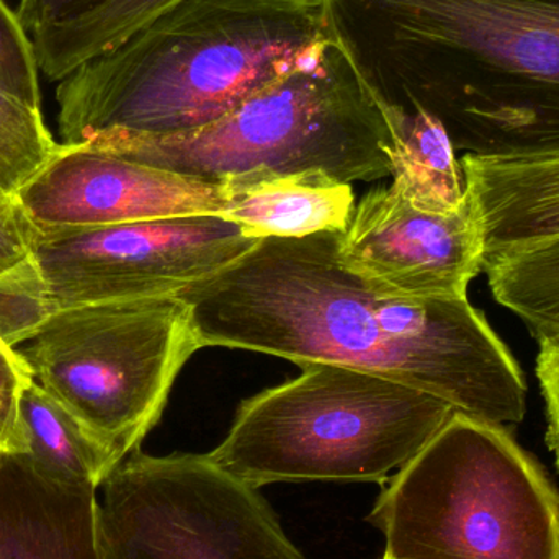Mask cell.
<instances>
[{
  "label": "cell",
  "instance_id": "cell-11",
  "mask_svg": "<svg viewBox=\"0 0 559 559\" xmlns=\"http://www.w3.org/2000/svg\"><path fill=\"white\" fill-rule=\"evenodd\" d=\"M16 197L39 231L222 215L226 200L223 180L192 179L91 144L62 143Z\"/></svg>",
  "mask_w": 559,
  "mask_h": 559
},
{
  "label": "cell",
  "instance_id": "cell-22",
  "mask_svg": "<svg viewBox=\"0 0 559 559\" xmlns=\"http://www.w3.org/2000/svg\"><path fill=\"white\" fill-rule=\"evenodd\" d=\"M36 231L16 193L0 189V277L28 261Z\"/></svg>",
  "mask_w": 559,
  "mask_h": 559
},
{
  "label": "cell",
  "instance_id": "cell-6",
  "mask_svg": "<svg viewBox=\"0 0 559 559\" xmlns=\"http://www.w3.org/2000/svg\"><path fill=\"white\" fill-rule=\"evenodd\" d=\"M367 521L391 559H559V492L501 424L453 413Z\"/></svg>",
  "mask_w": 559,
  "mask_h": 559
},
{
  "label": "cell",
  "instance_id": "cell-2",
  "mask_svg": "<svg viewBox=\"0 0 559 559\" xmlns=\"http://www.w3.org/2000/svg\"><path fill=\"white\" fill-rule=\"evenodd\" d=\"M329 28L388 105L423 108L455 150L559 146V0H324Z\"/></svg>",
  "mask_w": 559,
  "mask_h": 559
},
{
  "label": "cell",
  "instance_id": "cell-9",
  "mask_svg": "<svg viewBox=\"0 0 559 559\" xmlns=\"http://www.w3.org/2000/svg\"><path fill=\"white\" fill-rule=\"evenodd\" d=\"M102 488L104 559H306L259 489L206 455L138 449Z\"/></svg>",
  "mask_w": 559,
  "mask_h": 559
},
{
  "label": "cell",
  "instance_id": "cell-12",
  "mask_svg": "<svg viewBox=\"0 0 559 559\" xmlns=\"http://www.w3.org/2000/svg\"><path fill=\"white\" fill-rule=\"evenodd\" d=\"M0 559H104L97 489L0 453Z\"/></svg>",
  "mask_w": 559,
  "mask_h": 559
},
{
  "label": "cell",
  "instance_id": "cell-14",
  "mask_svg": "<svg viewBox=\"0 0 559 559\" xmlns=\"http://www.w3.org/2000/svg\"><path fill=\"white\" fill-rule=\"evenodd\" d=\"M223 182L222 216L251 239L344 231L355 209L350 183L319 169L274 173L259 167Z\"/></svg>",
  "mask_w": 559,
  "mask_h": 559
},
{
  "label": "cell",
  "instance_id": "cell-23",
  "mask_svg": "<svg viewBox=\"0 0 559 559\" xmlns=\"http://www.w3.org/2000/svg\"><path fill=\"white\" fill-rule=\"evenodd\" d=\"M547 417V443L559 472V338L538 344L535 365Z\"/></svg>",
  "mask_w": 559,
  "mask_h": 559
},
{
  "label": "cell",
  "instance_id": "cell-15",
  "mask_svg": "<svg viewBox=\"0 0 559 559\" xmlns=\"http://www.w3.org/2000/svg\"><path fill=\"white\" fill-rule=\"evenodd\" d=\"M384 105L394 136L391 187L419 209L459 210L466 202L465 176L449 131L423 108Z\"/></svg>",
  "mask_w": 559,
  "mask_h": 559
},
{
  "label": "cell",
  "instance_id": "cell-8",
  "mask_svg": "<svg viewBox=\"0 0 559 559\" xmlns=\"http://www.w3.org/2000/svg\"><path fill=\"white\" fill-rule=\"evenodd\" d=\"M258 241L222 215L38 229L28 261L0 277V337L16 348L64 309L176 295Z\"/></svg>",
  "mask_w": 559,
  "mask_h": 559
},
{
  "label": "cell",
  "instance_id": "cell-25",
  "mask_svg": "<svg viewBox=\"0 0 559 559\" xmlns=\"http://www.w3.org/2000/svg\"><path fill=\"white\" fill-rule=\"evenodd\" d=\"M383 559H391V558H388V557H383Z\"/></svg>",
  "mask_w": 559,
  "mask_h": 559
},
{
  "label": "cell",
  "instance_id": "cell-10",
  "mask_svg": "<svg viewBox=\"0 0 559 559\" xmlns=\"http://www.w3.org/2000/svg\"><path fill=\"white\" fill-rule=\"evenodd\" d=\"M338 255L386 295L459 299L483 272L485 241L468 195L455 212H430L390 186L355 206Z\"/></svg>",
  "mask_w": 559,
  "mask_h": 559
},
{
  "label": "cell",
  "instance_id": "cell-3",
  "mask_svg": "<svg viewBox=\"0 0 559 559\" xmlns=\"http://www.w3.org/2000/svg\"><path fill=\"white\" fill-rule=\"evenodd\" d=\"M328 33L324 0H182L59 82V136L95 144L202 130Z\"/></svg>",
  "mask_w": 559,
  "mask_h": 559
},
{
  "label": "cell",
  "instance_id": "cell-4",
  "mask_svg": "<svg viewBox=\"0 0 559 559\" xmlns=\"http://www.w3.org/2000/svg\"><path fill=\"white\" fill-rule=\"evenodd\" d=\"M91 146L192 179L216 182L262 167L319 169L350 183L391 176L394 136L386 105L329 28L295 68L210 127Z\"/></svg>",
  "mask_w": 559,
  "mask_h": 559
},
{
  "label": "cell",
  "instance_id": "cell-24",
  "mask_svg": "<svg viewBox=\"0 0 559 559\" xmlns=\"http://www.w3.org/2000/svg\"><path fill=\"white\" fill-rule=\"evenodd\" d=\"M107 0H20L16 16L26 35L78 19L91 10L97 9Z\"/></svg>",
  "mask_w": 559,
  "mask_h": 559
},
{
  "label": "cell",
  "instance_id": "cell-13",
  "mask_svg": "<svg viewBox=\"0 0 559 559\" xmlns=\"http://www.w3.org/2000/svg\"><path fill=\"white\" fill-rule=\"evenodd\" d=\"M460 164L481 228L485 262L559 239V146L466 153Z\"/></svg>",
  "mask_w": 559,
  "mask_h": 559
},
{
  "label": "cell",
  "instance_id": "cell-5",
  "mask_svg": "<svg viewBox=\"0 0 559 559\" xmlns=\"http://www.w3.org/2000/svg\"><path fill=\"white\" fill-rule=\"evenodd\" d=\"M296 380L245 401L228 437L206 453L254 489L274 483L384 485L455 413L426 391L334 364H302Z\"/></svg>",
  "mask_w": 559,
  "mask_h": 559
},
{
  "label": "cell",
  "instance_id": "cell-19",
  "mask_svg": "<svg viewBox=\"0 0 559 559\" xmlns=\"http://www.w3.org/2000/svg\"><path fill=\"white\" fill-rule=\"evenodd\" d=\"M56 147L41 111L0 88V189L19 192L48 163Z\"/></svg>",
  "mask_w": 559,
  "mask_h": 559
},
{
  "label": "cell",
  "instance_id": "cell-17",
  "mask_svg": "<svg viewBox=\"0 0 559 559\" xmlns=\"http://www.w3.org/2000/svg\"><path fill=\"white\" fill-rule=\"evenodd\" d=\"M182 0H107L97 9L33 33L38 69L61 82L84 62L127 41L138 29Z\"/></svg>",
  "mask_w": 559,
  "mask_h": 559
},
{
  "label": "cell",
  "instance_id": "cell-7",
  "mask_svg": "<svg viewBox=\"0 0 559 559\" xmlns=\"http://www.w3.org/2000/svg\"><path fill=\"white\" fill-rule=\"evenodd\" d=\"M200 348L189 306L160 295L56 312L16 352L120 465L159 423L177 374Z\"/></svg>",
  "mask_w": 559,
  "mask_h": 559
},
{
  "label": "cell",
  "instance_id": "cell-21",
  "mask_svg": "<svg viewBox=\"0 0 559 559\" xmlns=\"http://www.w3.org/2000/svg\"><path fill=\"white\" fill-rule=\"evenodd\" d=\"M33 380L16 348L0 337V453H23L20 397Z\"/></svg>",
  "mask_w": 559,
  "mask_h": 559
},
{
  "label": "cell",
  "instance_id": "cell-16",
  "mask_svg": "<svg viewBox=\"0 0 559 559\" xmlns=\"http://www.w3.org/2000/svg\"><path fill=\"white\" fill-rule=\"evenodd\" d=\"M19 413L23 453L46 475L98 489L117 468L114 456L35 380L23 390Z\"/></svg>",
  "mask_w": 559,
  "mask_h": 559
},
{
  "label": "cell",
  "instance_id": "cell-1",
  "mask_svg": "<svg viewBox=\"0 0 559 559\" xmlns=\"http://www.w3.org/2000/svg\"><path fill=\"white\" fill-rule=\"evenodd\" d=\"M341 233L259 239L233 264L176 293L200 347L344 365L426 391L456 413L521 424L527 380L485 312L468 298L378 292L342 262Z\"/></svg>",
  "mask_w": 559,
  "mask_h": 559
},
{
  "label": "cell",
  "instance_id": "cell-18",
  "mask_svg": "<svg viewBox=\"0 0 559 559\" xmlns=\"http://www.w3.org/2000/svg\"><path fill=\"white\" fill-rule=\"evenodd\" d=\"M492 298L524 322L532 337L559 338V239L485 262Z\"/></svg>",
  "mask_w": 559,
  "mask_h": 559
},
{
  "label": "cell",
  "instance_id": "cell-20",
  "mask_svg": "<svg viewBox=\"0 0 559 559\" xmlns=\"http://www.w3.org/2000/svg\"><path fill=\"white\" fill-rule=\"evenodd\" d=\"M38 62L32 36L20 25L16 12L0 0V88L35 111H41Z\"/></svg>",
  "mask_w": 559,
  "mask_h": 559
}]
</instances>
